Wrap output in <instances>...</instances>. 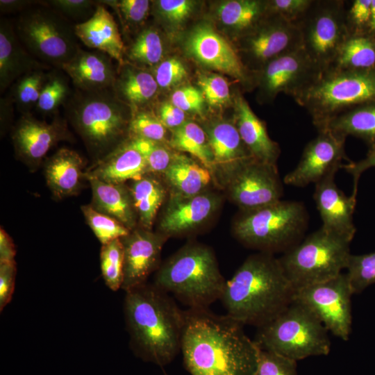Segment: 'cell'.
<instances>
[{"label":"cell","instance_id":"obj_1","mask_svg":"<svg viewBox=\"0 0 375 375\" xmlns=\"http://www.w3.org/2000/svg\"><path fill=\"white\" fill-rule=\"evenodd\" d=\"M183 312L181 351L191 375H256L259 347L244 324L208 309Z\"/></svg>","mask_w":375,"mask_h":375},{"label":"cell","instance_id":"obj_2","mask_svg":"<svg viewBox=\"0 0 375 375\" xmlns=\"http://www.w3.org/2000/svg\"><path fill=\"white\" fill-rule=\"evenodd\" d=\"M125 292L124 317L133 351L160 367L170 363L181 351L183 310L154 284Z\"/></svg>","mask_w":375,"mask_h":375},{"label":"cell","instance_id":"obj_3","mask_svg":"<svg viewBox=\"0 0 375 375\" xmlns=\"http://www.w3.org/2000/svg\"><path fill=\"white\" fill-rule=\"evenodd\" d=\"M295 292L278 258L260 252L249 256L226 281L220 300L226 315L258 328L288 307Z\"/></svg>","mask_w":375,"mask_h":375},{"label":"cell","instance_id":"obj_4","mask_svg":"<svg viewBox=\"0 0 375 375\" xmlns=\"http://www.w3.org/2000/svg\"><path fill=\"white\" fill-rule=\"evenodd\" d=\"M63 106L68 120L98 160L126 140L124 137L129 133L133 111L112 89H75Z\"/></svg>","mask_w":375,"mask_h":375},{"label":"cell","instance_id":"obj_5","mask_svg":"<svg viewBox=\"0 0 375 375\" xmlns=\"http://www.w3.org/2000/svg\"><path fill=\"white\" fill-rule=\"evenodd\" d=\"M226 281L213 251L199 244L181 248L159 268L154 285L190 309H208L221 299Z\"/></svg>","mask_w":375,"mask_h":375},{"label":"cell","instance_id":"obj_6","mask_svg":"<svg viewBox=\"0 0 375 375\" xmlns=\"http://www.w3.org/2000/svg\"><path fill=\"white\" fill-rule=\"evenodd\" d=\"M311 117L317 131L340 113L375 101V69H327L295 100Z\"/></svg>","mask_w":375,"mask_h":375},{"label":"cell","instance_id":"obj_7","mask_svg":"<svg viewBox=\"0 0 375 375\" xmlns=\"http://www.w3.org/2000/svg\"><path fill=\"white\" fill-rule=\"evenodd\" d=\"M254 341L263 349L295 361L326 356L331 350L328 331L294 299L279 314L258 327Z\"/></svg>","mask_w":375,"mask_h":375},{"label":"cell","instance_id":"obj_8","mask_svg":"<svg viewBox=\"0 0 375 375\" xmlns=\"http://www.w3.org/2000/svg\"><path fill=\"white\" fill-rule=\"evenodd\" d=\"M308 214L302 202L280 200L244 211L235 222L236 237L260 252L283 253L299 243L308 227Z\"/></svg>","mask_w":375,"mask_h":375},{"label":"cell","instance_id":"obj_9","mask_svg":"<svg viewBox=\"0 0 375 375\" xmlns=\"http://www.w3.org/2000/svg\"><path fill=\"white\" fill-rule=\"evenodd\" d=\"M351 240L322 227L278 258L295 290L333 278L346 269Z\"/></svg>","mask_w":375,"mask_h":375},{"label":"cell","instance_id":"obj_10","mask_svg":"<svg viewBox=\"0 0 375 375\" xmlns=\"http://www.w3.org/2000/svg\"><path fill=\"white\" fill-rule=\"evenodd\" d=\"M13 24L26 49L51 68L61 69L81 48L75 24L44 1L19 13Z\"/></svg>","mask_w":375,"mask_h":375},{"label":"cell","instance_id":"obj_11","mask_svg":"<svg viewBox=\"0 0 375 375\" xmlns=\"http://www.w3.org/2000/svg\"><path fill=\"white\" fill-rule=\"evenodd\" d=\"M344 1L314 0L299 27L302 49L323 72L334 60L348 35Z\"/></svg>","mask_w":375,"mask_h":375},{"label":"cell","instance_id":"obj_12","mask_svg":"<svg viewBox=\"0 0 375 375\" xmlns=\"http://www.w3.org/2000/svg\"><path fill=\"white\" fill-rule=\"evenodd\" d=\"M346 272L295 292L294 300L307 308L335 337L347 341L351 332V296Z\"/></svg>","mask_w":375,"mask_h":375},{"label":"cell","instance_id":"obj_13","mask_svg":"<svg viewBox=\"0 0 375 375\" xmlns=\"http://www.w3.org/2000/svg\"><path fill=\"white\" fill-rule=\"evenodd\" d=\"M322 71L302 49L288 52L266 63L258 83L264 97L272 100L285 93L294 100L319 76Z\"/></svg>","mask_w":375,"mask_h":375},{"label":"cell","instance_id":"obj_14","mask_svg":"<svg viewBox=\"0 0 375 375\" xmlns=\"http://www.w3.org/2000/svg\"><path fill=\"white\" fill-rule=\"evenodd\" d=\"M345 140L328 128L318 131L317 137L306 144L297 165L285 175L283 182L302 188L336 174L346 158Z\"/></svg>","mask_w":375,"mask_h":375},{"label":"cell","instance_id":"obj_15","mask_svg":"<svg viewBox=\"0 0 375 375\" xmlns=\"http://www.w3.org/2000/svg\"><path fill=\"white\" fill-rule=\"evenodd\" d=\"M232 199L244 211L267 206L281 200L283 188L276 165L252 159L233 174Z\"/></svg>","mask_w":375,"mask_h":375},{"label":"cell","instance_id":"obj_16","mask_svg":"<svg viewBox=\"0 0 375 375\" xmlns=\"http://www.w3.org/2000/svg\"><path fill=\"white\" fill-rule=\"evenodd\" d=\"M185 48L189 56L203 65L244 83L251 82V76L234 48L210 26H196L188 35Z\"/></svg>","mask_w":375,"mask_h":375},{"label":"cell","instance_id":"obj_17","mask_svg":"<svg viewBox=\"0 0 375 375\" xmlns=\"http://www.w3.org/2000/svg\"><path fill=\"white\" fill-rule=\"evenodd\" d=\"M302 48L301 31L295 24L268 13L244 40V49L252 60L263 67L273 59Z\"/></svg>","mask_w":375,"mask_h":375},{"label":"cell","instance_id":"obj_18","mask_svg":"<svg viewBox=\"0 0 375 375\" xmlns=\"http://www.w3.org/2000/svg\"><path fill=\"white\" fill-rule=\"evenodd\" d=\"M66 120L56 116L50 122L38 120L31 113L22 115L12 128L16 154L29 165H38L49 151L62 140H71Z\"/></svg>","mask_w":375,"mask_h":375},{"label":"cell","instance_id":"obj_19","mask_svg":"<svg viewBox=\"0 0 375 375\" xmlns=\"http://www.w3.org/2000/svg\"><path fill=\"white\" fill-rule=\"evenodd\" d=\"M165 238L163 234L141 228L120 239L124 256L122 290L126 292L147 283L149 275L158 267Z\"/></svg>","mask_w":375,"mask_h":375},{"label":"cell","instance_id":"obj_20","mask_svg":"<svg viewBox=\"0 0 375 375\" xmlns=\"http://www.w3.org/2000/svg\"><path fill=\"white\" fill-rule=\"evenodd\" d=\"M335 174L315 183L313 194L325 230L352 240L356 233L353 215L356 198L347 196L335 184Z\"/></svg>","mask_w":375,"mask_h":375},{"label":"cell","instance_id":"obj_21","mask_svg":"<svg viewBox=\"0 0 375 375\" xmlns=\"http://www.w3.org/2000/svg\"><path fill=\"white\" fill-rule=\"evenodd\" d=\"M112 60L102 51H85L80 48L61 70L69 77L76 90L97 91L112 89L117 72Z\"/></svg>","mask_w":375,"mask_h":375},{"label":"cell","instance_id":"obj_22","mask_svg":"<svg viewBox=\"0 0 375 375\" xmlns=\"http://www.w3.org/2000/svg\"><path fill=\"white\" fill-rule=\"evenodd\" d=\"M52 68L34 58L20 42L8 19L0 20V92L11 86L19 77L36 70Z\"/></svg>","mask_w":375,"mask_h":375},{"label":"cell","instance_id":"obj_23","mask_svg":"<svg viewBox=\"0 0 375 375\" xmlns=\"http://www.w3.org/2000/svg\"><path fill=\"white\" fill-rule=\"evenodd\" d=\"M75 33L85 46L107 53L121 65L124 62L125 45L118 24L107 7L97 1L92 16L74 25Z\"/></svg>","mask_w":375,"mask_h":375},{"label":"cell","instance_id":"obj_24","mask_svg":"<svg viewBox=\"0 0 375 375\" xmlns=\"http://www.w3.org/2000/svg\"><path fill=\"white\" fill-rule=\"evenodd\" d=\"M148 173L147 164L141 153L126 140L110 153L97 160L85 173V178H94L112 183L137 181Z\"/></svg>","mask_w":375,"mask_h":375},{"label":"cell","instance_id":"obj_25","mask_svg":"<svg viewBox=\"0 0 375 375\" xmlns=\"http://www.w3.org/2000/svg\"><path fill=\"white\" fill-rule=\"evenodd\" d=\"M234 103L236 127L252 157L257 161L276 165L280 148L269 138L264 122L253 112L241 94L235 97Z\"/></svg>","mask_w":375,"mask_h":375},{"label":"cell","instance_id":"obj_26","mask_svg":"<svg viewBox=\"0 0 375 375\" xmlns=\"http://www.w3.org/2000/svg\"><path fill=\"white\" fill-rule=\"evenodd\" d=\"M217 206L216 198L208 194L178 196L169 204L160 224L164 235L191 231L206 220Z\"/></svg>","mask_w":375,"mask_h":375},{"label":"cell","instance_id":"obj_27","mask_svg":"<svg viewBox=\"0 0 375 375\" xmlns=\"http://www.w3.org/2000/svg\"><path fill=\"white\" fill-rule=\"evenodd\" d=\"M83 158L75 151L62 148L45 162L47 183L58 199L76 194L85 177Z\"/></svg>","mask_w":375,"mask_h":375},{"label":"cell","instance_id":"obj_28","mask_svg":"<svg viewBox=\"0 0 375 375\" xmlns=\"http://www.w3.org/2000/svg\"><path fill=\"white\" fill-rule=\"evenodd\" d=\"M112 90L134 112L154 99L158 85L151 72L124 61L118 65Z\"/></svg>","mask_w":375,"mask_h":375},{"label":"cell","instance_id":"obj_29","mask_svg":"<svg viewBox=\"0 0 375 375\" xmlns=\"http://www.w3.org/2000/svg\"><path fill=\"white\" fill-rule=\"evenodd\" d=\"M92 192L90 204L97 210L116 219L131 231L135 228V212L129 190L124 183H107L97 178H87Z\"/></svg>","mask_w":375,"mask_h":375},{"label":"cell","instance_id":"obj_30","mask_svg":"<svg viewBox=\"0 0 375 375\" xmlns=\"http://www.w3.org/2000/svg\"><path fill=\"white\" fill-rule=\"evenodd\" d=\"M214 165L227 167L233 174L249 160L254 159L243 143L236 126L229 122L214 125L208 135Z\"/></svg>","mask_w":375,"mask_h":375},{"label":"cell","instance_id":"obj_31","mask_svg":"<svg viewBox=\"0 0 375 375\" xmlns=\"http://www.w3.org/2000/svg\"><path fill=\"white\" fill-rule=\"evenodd\" d=\"M327 69L364 70L375 69V34H348Z\"/></svg>","mask_w":375,"mask_h":375},{"label":"cell","instance_id":"obj_32","mask_svg":"<svg viewBox=\"0 0 375 375\" xmlns=\"http://www.w3.org/2000/svg\"><path fill=\"white\" fill-rule=\"evenodd\" d=\"M325 128L344 138L353 135L375 144V101L351 108L332 118ZM324 128V129H325Z\"/></svg>","mask_w":375,"mask_h":375},{"label":"cell","instance_id":"obj_33","mask_svg":"<svg viewBox=\"0 0 375 375\" xmlns=\"http://www.w3.org/2000/svg\"><path fill=\"white\" fill-rule=\"evenodd\" d=\"M178 196L200 194L210 181L208 170L185 156H174L164 173Z\"/></svg>","mask_w":375,"mask_h":375},{"label":"cell","instance_id":"obj_34","mask_svg":"<svg viewBox=\"0 0 375 375\" xmlns=\"http://www.w3.org/2000/svg\"><path fill=\"white\" fill-rule=\"evenodd\" d=\"M129 191L142 228L149 230L165 198L163 186L155 178L144 175L140 179L133 181Z\"/></svg>","mask_w":375,"mask_h":375},{"label":"cell","instance_id":"obj_35","mask_svg":"<svg viewBox=\"0 0 375 375\" xmlns=\"http://www.w3.org/2000/svg\"><path fill=\"white\" fill-rule=\"evenodd\" d=\"M267 3L258 0H231L217 8V15L227 26L247 34L267 15Z\"/></svg>","mask_w":375,"mask_h":375},{"label":"cell","instance_id":"obj_36","mask_svg":"<svg viewBox=\"0 0 375 375\" xmlns=\"http://www.w3.org/2000/svg\"><path fill=\"white\" fill-rule=\"evenodd\" d=\"M163 54L164 44L160 33L153 27H147L125 49L124 57L137 67L153 68L162 61Z\"/></svg>","mask_w":375,"mask_h":375},{"label":"cell","instance_id":"obj_37","mask_svg":"<svg viewBox=\"0 0 375 375\" xmlns=\"http://www.w3.org/2000/svg\"><path fill=\"white\" fill-rule=\"evenodd\" d=\"M171 145L181 151L188 152L197 158L206 167L214 165L213 155L203 130L196 123L184 122L174 128Z\"/></svg>","mask_w":375,"mask_h":375},{"label":"cell","instance_id":"obj_38","mask_svg":"<svg viewBox=\"0 0 375 375\" xmlns=\"http://www.w3.org/2000/svg\"><path fill=\"white\" fill-rule=\"evenodd\" d=\"M36 69L19 77L10 88V97L22 115L30 114L36 108L49 71Z\"/></svg>","mask_w":375,"mask_h":375},{"label":"cell","instance_id":"obj_39","mask_svg":"<svg viewBox=\"0 0 375 375\" xmlns=\"http://www.w3.org/2000/svg\"><path fill=\"white\" fill-rule=\"evenodd\" d=\"M60 70L55 69L49 71L47 80L35 108L42 115L56 114L59 108L65 105L72 93L67 77Z\"/></svg>","mask_w":375,"mask_h":375},{"label":"cell","instance_id":"obj_40","mask_svg":"<svg viewBox=\"0 0 375 375\" xmlns=\"http://www.w3.org/2000/svg\"><path fill=\"white\" fill-rule=\"evenodd\" d=\"M124 247L120 239L103 244L100 265L103 279L112 291L122 288L124 279Z\"/></svg>","mask_w":375,"mask_h":375},{"label":"cell","instance_id":"obj_41","mask_svg":"<svg viewBox=\"0 0 375 375\" xmlns=\"http://www.w3.org/2000/svg\"><path fill=\"white\" fill-rule=\"evenodd\" d=\"M81 210L87 224L102 245L121 239L131 232L118 220L97 210L91 205L82 206Z\"/></svg>","mask_w":375,"mask_h":375},{"label":"cell","instance_id":"obj_42","mask_svg":"<svg viewBox=\"0 0 375 375\" xmlns=\"http://www.w3.org/2000/svg\"><path fill=\"white\" fill-rule=\"evenodd\" d=\"M347 274L353 294H358L375 283V252L349 257Z\"/></svg>","mask_w":375,"mask_h":375},{"label":"cell","instance_id":"obj_43","mask_svg":"<svg viewBox=\"0 0 375 375\" xmlns=\"http://www.w3.org/2000/svg\"><path fill=\"white\" fill-rule=\"evenodd\" d=\"M132 144L143 156L148 173H165L173 157L161 142L141 138L130 137Z\"/></svg>","mask_w":375,"mask_h":375},{"label":"cell","instance_id":"obj_44","mask_svg":"<svg viewBox=\"0 0 375 375\" xmlns=\"http://www.w3.org/2000/svg\"><path fill=\"white\" fill-rule=\"evenodd\" d=\"M131 137L161 142L166 135V127L152 112L140 110L133 112L129 126Z\"/></svg>","mask_w":375,"mask_h":375},{"label":"cell","instance_id":"obj_45","mask_svg":"<svg viewBox=\"0 0 375 375\" xmlns=\"http://www.w3.org/2000/svg\"><path fill=\"white\" fill-rule=\"evenodd\" d=\"M256 375H297V361L259 347Z\"/></svg>","mask_w":375,"mask_h":375},{"label":"cell","instance_id":"obj_46","mask_svg":"<svg viewBox=\"0 0 375 375\" xmlns=\"http://www.w3.org/2000/svg\"><path fill=\"white\" fill-rule=\"evenodd\" d=\"M106 6L110 7L120 16L123 22L129 26L142 24L150 11L148 0H103L99 1Z\"/></svg>","mask_w":375,"mask_h":375},{"label":"cell","instance_id":"obj_47","mask_svg":"<svg viewBox=\"0 0 375 375\" xmlns=\"http://www.w3.org/2000/svg\"><path fill=\"white\" fill-rule=\"evenodd\" d=\"M44 3L71 22L76 21L77 24L90 18L97 6V1L92 0H48Z\"/></svg>","mask_w":375,"mask_h":375},{"label":"cell","instance_id":"obj_48","mask_svg":"<svg viewBox=\"0 0 375 375\" xmlns=\"http://www.w3.org/2000/svg\"><path fill=\"white\" fill-rule=\"evenodd\" d=\"M198 85L204 99L210 105L221 106L230 101L229 85L222 76L203 74L199 76Z\"/></svg>","mask_w":375,"mask_h":375},{"label":"cell","instance_id":"obj_49","mask_svg":"<svg viewBox=\"0 0 375 375\" xmlns=\"http://www.w3.org/2000/svg\"><path fill=\"white\" fill-rule=\"evenodd\" d=\"M151 72L158 88H169L181 83L188 75L183 63L177 58L173 57L162 60Z\"/></svg>","mask_w":375,"mask_h":375},{"label":"cell","instance_id":"obj_50","mask_svg":"<svg viewBox=\"0 0 375 375\" xmlns=\"http://www.w3.org/2000/svg\"><path fill=\"white\" fill-rule=\"evenodd\" d=\"M314 0H272L267 1V12L297 24L306 15Z\"/></svg>","mask_w":375,"mask_h":375},{"label":"cell","instance_id":"obj_51","mask_svg":"<svg viewBox=\"0 0 375 375\" xmlns=\"http://www.w3.org/2000/svg\"><path fill=\"white\" fill-rule=\"evenodd\" d=\"M372 0H354L346 11L349 34L371 33L369 22Z\"/></svg>","mask_w":375,"mask_h":375},{"label":"cell","instance_id":"obj_52","mask_svg":"<svg viewBox=\"0 0 375 375\" xmlns=\"http://www.w3.org/2000/svg\"><path fill=\"white\" fill-rule=\"evenodd\" d=\"M194 2L188 0H160L155 3L158 16L172 23H181L190 14Z\"/></svg>","mask_w":375,"mask_h":375},{"label":"cell","instance_id":"obj_53","mask_svg":"<svg viewBox=\"0 0 375 375\" xmlns=\"http://www.w3.org/2000/svg\"><path fill=\"white\" fill-rule=\"evenodd\" d=\"M171 100L174 106L184 112H200L203 110L205 99L201 90L188 85L174 91Z\"/></svg>","mask_w":375,"mask_h":375},{"label":"cell","instance_id":"obj_54","mask_svg":"<svg viewBox=\"0 0 375 375\" xmlns=\"http://www.w3.org/2000/svg\"><path fill=\"white\" fill-rule=\"evenodd\" d=\"M15 262L0 263V310L10 303L15 289Z\"/></svg>","mask_w":375,"mask_h":375},{"label":"cell","instance_id":"obj_55","mask_svg":"<svg viewBox=\"0 0 375 375\" xmlns=\"http://www.w3.org/2000/svg\"><path fill=\"white\" fill-rule=\"evenodd\" d=\"M375 167V144L370 146L369 149L363 159L342 165L344 169L353 177V187L351 196L356 198L358 184L361 174L367 169Z\"/></svg>","mask_w":375,"mask_h":375},{"label":"cell","instance_id":"obj_56","mask_svg":"<svg viewBox=\"0 0 375 375\" xmlns=\"http://www.w3.org/2000/svg\"><path fill=\"white\" fill-rule=\"evenodd\" d=\"M157 112V117L165 127L176 128L185 122V112L172 103L163 102Z\"/></svg>","mask_w":375,"mask_h":375},{"label":"cell","instance_id":"obj_57","mask_svg":"<svg viewBox=\"0 0 375 375\" xmlns=\"http://www.w3.org/2000/svg\"><path fill=\"white\" fill-rule=\"evenodd\" d=\"M42 1L33 0H1L0 11L1 14L21 13L27 9L39 5Z\"/></svg>","mask_w":375,"mask_h":375},{"label":"cell","instance_id":"obj_58","mask_svg":"<svg viewBox=\"0 0 375 375\" xmlns=\"http://www.w3.org/2000/svg\"><path fill=\"white\" fill-rule=\"evenodd\" d=\"M14 102L10 96L0 99L1 132L4 133L11 125L14 116Z\"/></svg>","mask_w":375,"mask_h":375},{"label":"cell","instance_id":"obj_59","mask_svg":"<svg viewBox=\"0 0 375 375\" xmlns=\"http://www.w3.org/2000/svg\"><path fill=\"white\" fill-rule=\"evenodd\" d=\"M15 249L14 243L6 231H0V263L15 262Z\"/></svg>","mask_w":375,"mask_h":375},{"label":"cell","instance_id":"obj_60","mask_svg":"<svg viewBox=\"0 0 375 375\" xmlns=\"http://www.w3.org/2000/svg\"><path fill=\"white\" fill-rule=\"evenodd\" d=\"M369 31L371 33L375 34V0L372 1Z\"/></svg>","mask_w":375,"mask_h":375},{"label":"cell","instance_id":"obj_61","mask_svg":"<svg viewBox=\"0 0 375 375\" xmlns=\"http://www.w3.org/2000/svg\"><path fill=\"white\" fill-rule=\"evenodd\" d=\"M164 375H169V374H167V373H165V372H164Z\"/></svg>","mask_w":375,"mask_h":375}]
</instances>
